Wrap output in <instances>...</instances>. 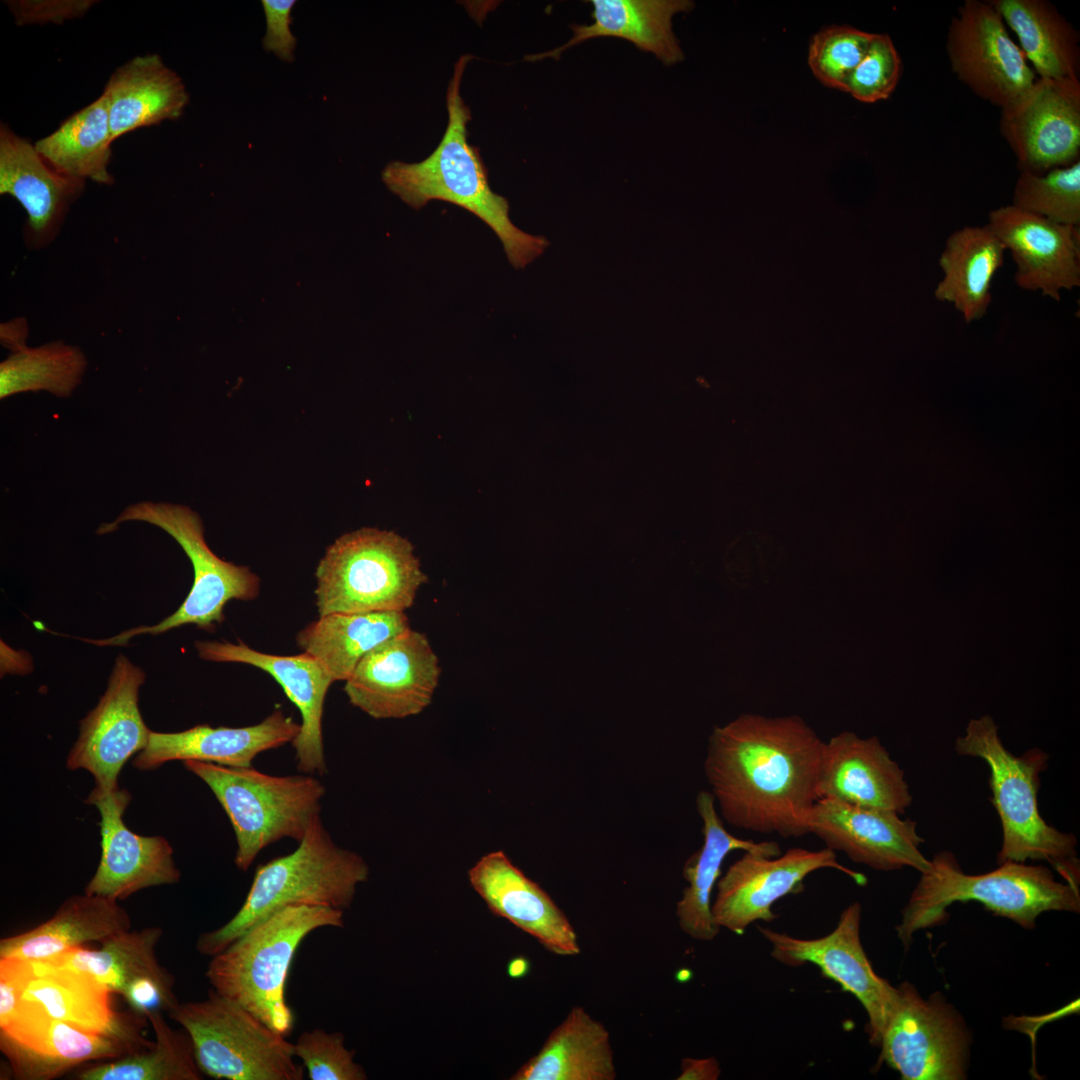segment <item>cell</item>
<instances>
[{
  "label": "cell",
  "instance_id": "1",
  "mask_svg": "<svg viewBox=\"0 0 1080 1080\" xmlns=\"http://www.w3.org/2000/svg\"><path fill=\"white\" fill-rule=\"evenodd\" d=\"M824 741L799 716L745 713L715 727L704 772L722 820L783 838L809 834Z\"/></svg>",
  "mask_w": 1080,
  "mask_h": 1080
},
{
  "label": "cell",
  "instance_id": "2",
  "mask_svg": "<svg viewBox=\"0 0 1080 1080\" xmlns=\"http://www.w3.org/2000/svg\"><path fill=\"white\" fill-rule=\"evenodd\" d=\"M470 58L463 55L455 64L446 95L448 123L438 146L420 162H390L382 180L414 209L442 200L473 213L500 239L510 264L523 269L544 252L549 241L513 224L508 200L491 189L480 151L468 143L471 112L460 95V84Z\"/></svg>",
  "mask_w": 1080,
  "mask_h": 1080
},
{
  "label": "cell",
  "instance_id": "3",
  "mask_svg": "<svg viewBox=\"0 0 1080 1080\" xmlns=\"http://www.w3.org/2000/svg\"><path fill=\"white\" fill-rule=\"evenodd\" d=\"M976 901L994 914L1013 920L1025 929L1035 927L1047 911L1080 910L1079 884L1058 881L1051 869L1025 862L1005 861L993 871L967 874L949 851L939 852L921 873L902 920L896 927L905 947L914 933L947 918L955 902Z\"/></svg>",
  "mask_w": 1080,
  "mask_h": 1080
},
{
  "label": "cell",
  "instance_id": "4",
  "mask_svg": "<svg viewBox=\"0 0 1080 1080\" xmlns=\"http://www.w3.org/2000/svg\"><path fill=\"white\" fill-rule=\"evenodd\" d=\"M368 877L366 861L356 852L336 845L318 819L293 852L258 866L240 909L221 927L201 933L196 950L213 957L289 905L349 909L358 885Z\"/></svg>",
  "mask_w": 1080,
  "mask_h": 1080
},
{
  "label": "cell",
  "instance_id": "5",
  "mask_svg": "<svg viewBox=\"0 0 1080 1080\" xmlns=\"http://www.w3.org/2000/svg\"><path fill=\"white\" fill-rule=\"evenodd\" d=\"M343 926V910L286 906L213 956L205 976L215 992L287 1037L294 1029L295 1014L286 1000V982L298 947L316 929Z\"/></svg>",
  "mask_w": 1080,
  "mask_h": 1080
},
{
  "label": "cell",
  "instance_id": "6",
  "mask_svg": "<svg viewBox=\"0 0 1080 1080\" xmlns=\"http://www.w3.org/2000/svg\"><path fill=\"white\" fill-rule=\"evenodd\" d=\"M955 750L982 759L989 768L991 802L1002 827L997 863L1046 860L1065 881L1079 884L1076 837L1047 824L1039 812L1040 773L1047 768L1048 754L1033 748L1014 755L1003 745L990 716L971 720Z\"/></svg>",
  "mask_w": 1080,
  "mask_h": 1080
},
{
  "label": "cell",
  "instance_id": "7",
  "mask_svg": "<svg viewBox=\"0 0 1080 1080\" xmlns=\"http://www.w3.org/2000/svg\"><path fill=\"white\" fill-rule=\"evenodd\" d=\"M184 767L204 781L227 814L236 838L234 862L247 871L267 846L300 841L320 819L324 784L312 776H275L250 767L188 760Z\"/></svg>",
  "mask_w": 1080,
  "mask_h": 1080
},
{
  "label": "cell",
  "instance_id": "8",
  "mask_svg": "<svg viewBox=\"0 0 1080 1080\" xmlns=\"http://www.w3.org/2000/svg\"><path fill=\"white\" fill-rule=\"evenodd\" d=\"M315 577L319 616L405 612L428 580L408 539L374 527L338 537L319 561Z\"/></svg>",
  "mask_w": 1080,
  "mask_h": 1080
},
{
  "label": "cell",
  "instance_id": "9",
  "mask_svg": "<svg viewBox=\"0 0 1080 1080\" xmlns=\"http://www.w3.org/2000/svg\"><path fill=\"white\" fill-rule=\"evenodd\" d=\"M127 521L152 524L169 534L189 558L194 572L190 592L171 615L161 622L138 626L107 639H84L97 646H119L138 635H159L184 625L213 632L224 621V607L231 600L251 601L260 593L261 580L246 566L219 558L207 545L204 525L197 512L185 505L138 502L127 506L98 533L105 534Z\"/></svg>",
  "mask_w": 1080,
  "mask_h": 1080
},
{
  "label": "cell",
  "instance_id": "10",
  "mask_svg": "<svg viewBox=\"0 0 1080 1080\" xmlns=\"http://www.w3.org/2000/svg\"><path fill=\"white\" fill-rule=\"evenodd\" d=\"M169 1017L190 1035L203 1075L226 1080H302L293 1044L238 1003L214 990L179 1003Z\"/></svg>",
  "mask_w": 1080,
  "mask_h": 1080
},
{
  "label": "cell",
  "instance_id": "11",
  "mask_svg": "<svg viewBox=\"0 0 1080 1080\" xmlns=\"http://www.w3.org/2000/svg\"><path fill=\"white\" fill-rule=\"evenodd\" d=\"M970 1044L965 1021L940 992L923 998L907 981L897 987L879 1047L880 1060L902 1079L966 1078Z\"/></svg>",
  "mask_w": 1080,
  "mask_h": 1080
},
{
  "label": "cell",
  "instance_id": "12",
  "mask_svg": "<svg viewBox=\"0 0 1080 1080\" xmlns=\"http://www.w3.org/2000/svg\"><path fill=\"white\" fill-rule=\"evenodd\" d=\"M946 53L952 72L979 98L1006 108L1037 76L989 1L965 0L951 19Z\"/></svg>",
  "mask_w": 1080,
  "mask_h": 1080
},
{
  "label": "cell",
  "instance_id": "13",
  "mask_svg": "<svg viewBox=\"0 0 1080 1080\" xmlns=\"http://www.w3.org/2000/svg\"><path fill=\"white\" fill-rule=\"evenodd\" d=\"M824 868L838 870L858 885L867 883L864 874L843 866L836 852L827 847L820 850L793 847L775 857L745 851L717 881V893L711 905L713 921L719 928L737 935L743 934L753 922H770L777 918L772 911L774 903L801 892L804 879Z\"/></svg>",
  "mask_w": 1080,
  "mask_h": 1080
},
{
  "label": "cell",
  "instance_id": "14",
  "mask_svg": "<svg viewBox=\"0 0 1080 1080\" xmlns=\"http://www.w3.org/2000/svg\"><path fill=\"white\" fill-rule=\"evenodd\" d=\"M860 922L861 905L854 902L842 911L835 929L820 938L800 939L762 927L759 931L771 944L775 960L791 967L813 964L851 993L867 1014L870 1043L879 1047L897 987L874 971L861 943Z\"/></svg>",
  "mask_w": 1080,
  "mask_h": 1080
},
{
  "label": "cell",
  "instance_id": "15",
  "mask_svg": "<svg viewBox=\"0 0 1080 1080\" xmlns=\"http://www.w3.org/2000/svg\"><path fill=\"white\" fill-rule=\"evenodd\" d=\"M440 675L429 639L410 628L368 652L344 681V692L374 719H403L431 704Z\"/></svg>",
  "mask_w": 1080,
  "mask_h": 1080
},
{
  "label": "cell",
  "instance_id": "16",
  "mask_svg": "<svg viewBox=\"0 0 1080 1080\" xmlns=\"http://www.w3.org/2000/svg\"><path fill=\"white\" fill-rule=\"evenodd\" d=\"M146 1047L78 1028L23 998L0 1025V1049L18 1080H52L86 1062L115 1059Z\"/></svg>",
  "mask_w": 1080,
  "mask_h": 1080
},
{
  "label": "cell",
  "instance_id": "17",
  "mask_svg": "<svg viewBox=\"0 0 1080 1080\" xmlns=\"http://www.w3.org/2000/svg\"><path fill=\"white\" fill-rule=\"evenodd\" d=\"M144 671L119 654L98 704L80 721L78 739L69 751L66 767L84 769L95 779L93 790H117L125 763L148 744L151 730L138 705Z\"/></svg>",
  "mask_w": 1080,
  "mask_h": 1080
},
{
  "label": "cell",
  "instance_id": "18",
  "mask_svg": "<svg viewBox=\"0 0 1080 1080\" xmlns=\"http://www.w3.org/2000/svg\"><path fill=\"white\" fill-rule=\"evenodd\" d=\"M1000 133L1020 172L1043 174L1079 161L1080 82L1037 78L1001 109Z\"/></svg>",
  "mask_w": 1080,
  "mask_h": 1080
},
{
  "label": "cell",
  "instance_id": "19",
  "mask_svg": "<svg viewBox=\"0 0 1080 1080\" xmlns=\"http://www.w3.org/2000/svg\"><path fill=\"white\" fill-rule=\"evenodd\" d=\"M131 794L118 788L112 792L92 789L85 803L100 813L101 856L97 870L84 893L123 900L139 890L172 885L181 878L174 850L162 836H143L131 831L123 816Z\"/></svg>",
  "mask_w": 1080,
  "mask_h": 1080
},
{
  "label": "cell",
  "instance_id": "20",
  "mask_svg": "<svg viewBox=\"0 0 1080 1080\" xmlns=\"http://www.w3.org/2000/svg\"><path fill=\"white\" fill-rule=\"evenodd\" d=\"M900 815L821 798L811 810L808 829L827 848L856 863L879 871L911 867L922 873L930 865L920 851L924 839L917 823Z\"/></svg>",
  "mask_w": 1080,
  "mask_h": 1080
},
{
  "label": "cell",
  "instance_id": "21",
  "mask_svg": "<svg viewBox=\"0 0 1080 1080\" xmlns=\"http://www.w3.org/2000/svg\"><path fill=\"white\" fill-rule=\"evenodd\" d=\"M1016 264L1015 282L1055 301L1080 285V230L1006 205L986 224Z\"/></svg>",
  "mask_w": 1080,
  "mask_h": 1080
},
{
  "label": "cell",
  "instance_id": "22",
  "mask_svg": "<svg viewBox=\"0 0 1080 1080\" xmlns=\"http://www.w3.org/2000/svg\"><path fill=\"white\" fill-rule=\"evenodd\" d=\"M201 659L247 664L268 673L282 687L301 714L300 732L292 741L299 771L323 775L326 759L322 719L324 703L333 678L310 654L282 656L260 652L245 643L196 641Z\"/></svg>",
  "mask_w": 1080,
  "mask_h": 1080
},
{
  "label": "cell",
  "instance_id": "23",
  "mask_svg": "<svg viewBox=\"0 0 1080 1080\" xmlns=\"http://www.w3.org/2000/svg\"><path fill=\"white\" fill-rule=\"evenodd\" d=\"M819 797L904 814L912 803L904 771L876 736L843 731L824 742Z\"/></svg>",
  "mask_w": 1080,
  "mask_h": 1080
},
{
  "label": "cell",
  "instance_id": "24",
  "mask_svg": "<svg viewBox=\"0 0 1080 1080\" xmlns=\"http://www.w3.org/2000/svg\"><path fill=\"white\" fill-rule=\"evenodd\" d=\"M468 880L494 915L531 935L548 951L560 956L580 953L577 934L564 912L505 852L482 856L469 869Z\"/></svg>",
  "mask_w": 1080,
  "mask_h": 1080
},
{
  "label": "cell",
  "instance_id": "25",
  "mask_svg": "<svg viewBox=\"0 0 1080 1080\" xmlns=\"http://www.w3.org/2000/svg\"><path fill=\"white\" fill-rule=\"evenodd\" d=\"M85 181L59 174L35 146L0 128V193L15 198L27 221L24 241L28 249L48 247L58 236L70 206L81 196Z\"/></svg>",
  "mask_w": 1080,
  "mask_h": 1080
},
{
  "label": "cell",
  "instance_id": "26",
  "mask_svg": "<svg viewBox=\"0 0 1080 1080\" xmlns=\"http://www.w3.org/2000/svg\"><path fill=\"white\" fill-rule=\"evenodd\" d=\"M299 732L300 723L280 709L250 726L201 724L180 732L151 731L147 746L132 762L141 771L155 770L177 760L250 767L260 753L292 743Z\"/></svg>",
  "mask_w": 1080,
  "mask_h": 1080
},
{
  "label": "cell",
  "instance_id": "27",
  "mask_svg": "<svg viewBox=\"0 0 1080 1080\" xmlns=\"http://www.w3.org/2000/svg\"><path fill=\"white\" fill-rule=\"evenodd\" d=\"M593 7L591 24L571 26L572 37L553 50L528 55L529 61L558 59L568 48L590 39L614 37L627 40L638 49L653 54L665 65H674L684 58L679 40L673 31V17L689 12L694 3L689 0H590Z\"/></svg>",
  "mask_w": 1080,
  "mask_h": 1080
},
{
  "label": "cell",
  "instance_id": "28",
  "mask_svg": "<svg viewBox=\"0 0 1080 1080\" xmlns=\"http://www.w3.org/2000/svg\"><path fill=\"white\" fill-rule=\"evenodd\" d=\"M35 976L22 998L40 1004L52 1017L78 1028L124 1038L143 1046L151 1041L138 1033L141 1016L112 1006L113 992L90 975L32 961Z\"/></svg>",
  "mask_w": 1080,
  "mask_h": 1080
},
{
  "label": "cell",
  "instance_id": "29",
  "mask_svg": "<svg viewBox=\"0 0 1080 1080\" xmlns=\"http://www.w3.org/2000/svg\"><path fill=\"white\" fill-rule=\"evenodd\" d=\"M696 808L703 822V844L684 865L683 876L688 885L677 903L676 914L679 926L687 935L695 940L710 941L720 930L712 918L711 895L727 855L743 850L775 857L782 851L776 841L755 842L730 834L716 810L711 792L698 793Z\"/></svg>",
  "mask_w": 1080,
  "mask_h": 1080
},
{
  "label": "cell",
  "instance_id": "30",
  "mask_svg": "<svg viewBox=\"0 0 1080 1080\" xmlns=\"http://www.w3.org/2000/svg\"><path fill=\"white\" fill-rule=\"evenodd\" d=\"M103 95L112 142L138 128L179 118L189 102L181 78L157 54L137 56L116 69Z\"/></svg>",
  "mask_w": 1080,
  "mask_h": 1080
},
{
  "label": "cell",
  "instance_id": "31",
  "mask_svg": "<svg viewBox=\"0 0 1080 1080\" xmlns=\"http://www.w3.org/2000/svg\"><path fill=\"white\" fill-rule=\"evenodd\" d=\"M130 929V917L117 900L86 893L74 895L37 927L2 938L0 958L42 961L88 942L101 943Z\"/></svg>",
  "mask_w": 1080,
  "mask_h": 1080
},
{
  "label": "cell",
  "instance_id": "32",
  "mask_svg": "<svg viewBox=\"0 0 1080 1080\" xmlns=\"http://www.w3.org/2000/svg\"><path fill=\"white\" fill-rule=\"evenodd\" d=\"M615 1078L609 1032L581 1006H574L539 1052L511 1076L512 1080Z\"/></svg>",
  "mask_w": 1080,
  "mask_h": 1080
},
{
  "label": "cell",
  "instance_id": "33",
  "mask_svg": "<svg viewBox=\"0 0 1080 1080\" xmlns=\"http://www.w3.org/2000/svg\"><path fill=\"white\" fill-rule=\"evenodd\" d=\"M1005 248L987 226H964L946 240L939 257L943 278L934 290L967 322L983 318L992 301V280L1003 265Z\"/></svg>",
  "mask_w": 1080,
  "mask_h": 1080
},
{
  "label": "cell",
  "instance_id": "34",
  "mask_svg": "<svg viewBox=\"0 0 1080 1080\" xmlns=\"http://www.w3.org/2000/svg\"><path fill=\"white\" fill-rule=\"evenodd\" d=\"M1018 39L1037 78L1080 82L1079 33L1047 0L989 1Z\"/></svg>",
  "mask_w": 1080,
  "mask_h": 1080
},
{
  "label": "cell",
  "instance_id": "35",
  "mask_svg": "<svg viewBox=\"0 0 1080 1080\" xmlns=\"http://www.w3.org/2000/svg\"><path fill=\"white\" fill-rule=\"evenodd\" d=\"M408 629L405 612L331 613L300 630L296 642L334 682L346 681L368 652Z\"/></svg>",
  "mask_w": 1080,
  "mask_h": 1080
},
{
  "label": "cell",
  "instance_id": "36",
  "mask_svg": "<svg viewBox=\"0 0 1080 1080\" xmlns=\"http://www.w3.org/2000/svg\"><path fill=\"white\" fill-rule=\"evenodd\" d=\"M108 105L102 94L93 103L67 118L50 135L35 143L37 152L56 172L66 177L99 184L114 182L108 171L111 159Z\"/></svg>",
  "mask_w": 1080,
  "mask_h": 1080
},
{
  "label": "cell",
  "instance_id": "37",
  "mask_svg": "<svg viewBox=\"0 0 1080 1080\" xmlns=\"http://www.w3.org/2000/svg\"><path fill=\"white\" fill-rule=\"evenodd\" d=\"M162 934L159 927L130 929L102 941L99 949L81 946L40 962L86 973L121 995L135 979L171 974L155 952Z\"/></svg>",
  "mask_w": 1080,
  "mask_h": 1080
},
{
  "label": "cell",
  "instance_id": "38",
  "mask_svg": "<svg viewBox=\"0 0 1080 1080\" xmlns=\"http://www.w3.org/2000/svg\"><path fill=\"white\" fill-rule=\"evenodd\" d=\"M155 1041L121 1057L84 1066L78 1080H201L190 1035L172 1029L162 1012L146 1016Z\"/></svg>",
  "mask_w": 1080,
  "mask_h": 1080
},
{
  "label": "cell",
  "instance_id": "39",
  "mask_svg": "<svg viewBox=\"0 0 1080 1080\" xmlns=\"http://www.w3.org/2000/svg\"><path fill=\"white\" fill-rule=\"evenodd\" d=\"M86 367L84 352L64 341L24 346L0 363V398L38 391L67 398L81 383Z\"/></svg>",
  "mask_w": 1080,
  "mask_h": 1080
},
{
  "label": "cell",
  "instance_id": "40",
  "mask_svg": "<svg viewBox=\"0 0 1080 1080\" xmlns=\"http://www.w3.org/2000/svg\"><path fill=\"white\" fill-rule=\"evenodd\" d=\"M1011 205L1056 223L1079 227L1080 160L1043 174L1020 172Z\"/></svg>",
  "mask_w": 1080,
  "mask_h": 1080
},
{
  "label": "cell",
  "instance_id": "41",
  "mask_svg": "<svg viewBox=\"0 0 1080 1080\" xmlns=\"http://www.w3.org/2000/svg\"><path fill=\"white\" fill-rule=\"evenodd\" d=\"M874 35L845 25L820 30L813 36L808 50V65L813 75L823 85L845 92Z\"/></svg>",
  "mask_w": 1080,
  "mask_h": 1080
},
{
  "label": "cell",
  "instance_id": "42",
  "mask_svg": "<svg viewBox=\"0 0 1080 1080\" xmlns=\"http://www.w3.org/2000/svg\"><path fill=\"white\" fill-rule=\"evenodd\" d=\"M341 1032L315 1028L300 1034L293 1044L295 1057L302 1060L310 1080H365L364 1068L354 1062L355 1051L344 1045Z\"/></svg>",
  "mask_w": 1080,
  "mask_h": 1080
},
{
  "label": "cell",
  "instance_id": "43",
  "mask_svg": "<svg viewBox=\"0 0 1080 1080\" xmlns=\"http://www.w3.org/2000/svg\"><path fill=\"white\" fill-rule=\"evenodd\" d=\"M901 72L902 61L892 39L887 34L875 33L845 92L867 104L885 100L894 92Z\"/></svg>",
  "mask_w": 1080,
  "mask_h": 1080
},
{
  "label": "cell",
  "instance_id": "44",
  "mask_svg": "<svg viewBox=\"0 0 1080 1080\" xmlns=\"http://www.w3.org/2000/svg\"><path fill=\"white\" fill-rule=\"evenodd\" d=\"M266 17V34L262 46L280 60L292 62L297 39L291 32V13L295 0H262Z\"/></svg>",
  "mask_w": 1080,
  "mask_h": 1080
},
{
  "label": "cell",
  "instance_id": "45",
  "mask_svg": "<svg viewBox=\"0 0 1080 1080\" xmlns=\"http://www.w3.org/2000/svg\"><path fill=\"white\" fill-rule=\"evenodd\" d=\"M34 976L32 961L0 958V1025L9 1020Z\"/></svg>",
  "mask_w": 1080,
  "mask_h": 1080
},
{
  "label": "cell",
  "instance_id": "46",
  "mask_svg": "<svg viewBox=\"0 0 1080 1080\" xmlns=\"http://www.w3.org/2000/svg\"><path fill=\"white\" fill-rule=\"evenodd\" d=\"M20 3L21 4H18L17 7H21V9H17L16 16L21 22H36L40 20L61 21L66 17H73L79 12H84L85 9L90 6V4H86V2H81L80 4L79 2H74L73 4H70L69 2L68 4H46L48 9L44 10L40 8L36 2L34 4L31 2H27V4H23V2Z\"/></svg>",
  "mask_w": 1080,
  "mask_h": 1080
},
{
  "label": "cell",
  "instance_id": "47",
  "mask_svg": "<svg viewBox=\"0 0 1080 1080\" xmlns=\"http://www.w3.org/2000/svg\"><path fill=\"white\" fill-rule=\"evenodd\" d=\"M720 1073V1067L715 1058H685L681 1061V1073L677 1079L715 1080L720 1076Z\"/></svg>",
  "mask_w": 1080,
  "mask_h": 1080
},
{
  "label": "cell",
  "instance_id": "48",
  "mask_svg": "<svg viewBox=\"0 0 1080 1080\" xmlns=\"http://www.w3.org/2000/svg\"><path fill=\"white\" fill-rule=\"evenodd\" d=\"M28 329L25 319H14L1 325V341L2 344L7 346L11 351L18 350L24 346L27 337Z\"/></svg>",
  "mask_w": 1080,
  "mask_h": 1080
},
{
  "label": "cell",
  "instance_id": "49",
  "mask_svg": "<svg viewBox=\"0 0 1080 1080\" xmlns=\"http://www.w3.org/2000/svg\"><path fill=\"white\" fill-rule=\"evenodd\" d=\"M528 969V961L523 957L512 959L507 966L508 975L512 978L523 977L528 972Z\"/></svg>",
  "mask_w": 1080,
  "mask_h": 1080
}]
</instances>
